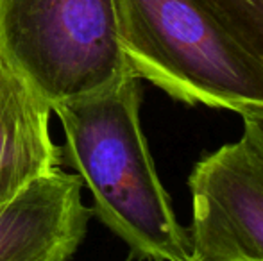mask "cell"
<instances>
[{
  "mask_svg": "<svg viewBox=\"0 0 263 261\" xmlns=\"http://www.w3.org/2000/svg\"><path fill=\"white\" fill-rule=\"evenodd\" d=\"M192 261H263V159L240 136L188 177Z\"/></svg>",
  "mask_w": 263,
  "mask_h": 261,
  "instance_id": "cell-4",
  "label": "cell"
},
{
  "mask_svg": "<svg viewBox=\"0 0 263 261\" xmlns=\"http://www.w3.org/2000/svg\"><path fill=\"white\" fill-rule=\"evenodd\" d=\"M188 261H192V259H188Z\"/></svg>",
  "mask_w": 263,
  "mask_h": 261,
  "instance_id": "cell-9",
  "label": "cell"
},
{
  "mask_svg": "<svg viewBox=\"0 0 263 261\" xmlns=\"http://www.w3.org/2000/svg\"><path fill=\"white\" fill-rule=\"evenodd\" d=\"M235 42L263 68V0H202Z\"/></svg>",
  "mask_w": 263,
  "mask_h": 261,
  "instance_id": "cell-7",
  "label": "cell"
},
{
  "mask_svg": "<svg viewBox=\"0 0 263 261\" xmlns=\"http://www.w3.org/2000/svg\"><path fill=\"white\" fill-rule=\"evenodd\" d=\"M242 120H243L242 136L253 147L254 152L263 159V113L246 115L242 116Z\"/></svg>",
  "mask_w": 263,
  "mask_h": 261,
  "instance_id": "cell-8",
  "label": "cell"
},
{
  "mask_svg": "<svg viewBox=\"0 0 263 261\" xmlns=\"http://www.w3.org/2000/svg\"><path fill=\"white\" fill-rule=\"evenodd\" d=\"M83 181L63 168L0 202V261H66L88 234L93 215Z\"/></svg>",
  "mask_w": 263,
  "mask_h": 261,
  "instance_id": "cell-5",
  "label": "cell"
},
{
  "mask_svg": "<svg viewBox=\"0 0 263 261\" xmlns=\"http://www.w3.org/2000/svg\"><path fill=\"white\" fill-rule=\"evenodd\" d=\"M50 115L52 108L0 57V202L65 163Z\"/></svg>",
  "mask_w": 263,
  "mask_h": 261,
  "instance_id": "cell-6",
  "label": "cell"
},
{
  "mask_svg": "<svg viewBox=\"0 0 263 261\" xmlns=\"http://www.w3.org/2000/svg\"><path fill=\"white\" fill-rule=\"evenodd\" d=\"M0 57L52 109L135 73L115 0H0Z\"/></svg>",
  "mask_w": 263,
  "mask_h": 261,
  "instance_id": "cell-3",
  "label": "cell"
},
{
  "mask_svg": "<svg viewBox=\"0 0 263 261\" xmlns=\"http://www.w3.org/2000/svg\"><path fill=\"white\" fill-rule=\"evenodd\" d=\"M142 79L129 75L99 93L55 106L65 132L63 161L88 186L97 218L147 261H188L177 222L140 120Z\"/></svg>",
  "mask_w": 263,
  "mask_h": 261,
  "instance_id": "cell-1",
  "label": "cell"
},
{
  "mask_svg": "<svg viewBox=\"0 0 263 261\" xmlns=\"http://www.w3.org/2000/svg\"><path fill=\"white\" fill-rule=\"evenodd\" d=\"M131 70L174 101L263 113V68L202 0H115Z\"/></svg>",
  "mask_w": 263,
  "mask_h": 261,
  "instance_id": "cell-2",
  "label": "cell"
}]
</instances>
